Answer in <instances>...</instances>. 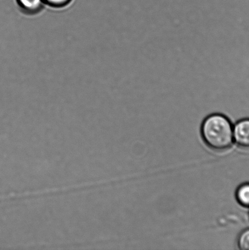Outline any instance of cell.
I'll list each match as a JSON object with an SVG mask.
<instances>
[{"instance_id": "obj_1", "label": "cell", "mask_w": 249, "mask_h": 250, "mask_svg": "<svg viewBox=\"0 0 249 250\" xmlns=\"http://www.w3.org/2000/svg\"><path fill=\"white\" fill-rule=\"evenodd\" d=\"M201 134L205 144L215 151L228 150L234 142L232 122L220 112H213L205 117L201 124Z\"/></svg>"}, {"instance_id": "obj_2", "label": "cell", "mask_w": 249, "mask_h": 250, "mask_svg": "<svg viewBox=\"0 0 249 250\" xmlns=\"http://www.w3.org/2000/svg\"><path fill=\"white\" fill-rule=\"evenodd\" d=\"M233 139L240 148L249 149V118L240 119L233 125Z\"/></svg>"}, {"instance_id": "obj_3", "label": "cell", "mask_w": 249, "mask_h": 250, "mask_svg": "<svg viewBox=\"0 0 249 250\" xmlns=\"http://www.w3.org/2000/svg\"><path fill=\"white\" fill-rule=\"evenodd\" d=\"M16 2L19 12L28 17L38 16L46 7L43 0H16Z\"/></svg>"}, {"instance_id": "obj_4", "label": "cell", "mask_w": 249, "mask_h": 250, "mask_svg": "<svg viewBox=\"0 0 249 250\" xmlns=\"http://www.w3.org/2000/svg\"><path fill=\"white\" fill-rule=\"evenodd\" d=\"M235 198L241 207L249 208V183L241 184L236 188Z\"/></svg>"}, {"instance_id": "obj_5", "label": "cell", "mask_w": 249, "mask_h": 250, "mask_svg": "<svg viewBox=\"0 0 249 250\" xmlns=\"http://www.w3.org/2000/svg\"><path fill=\"white\" fill-rule=\"evenodd\" d=\"M43 1L45 6L51 9L60 11L69 7L74 0H43Z\"/></svg>"}, {"instance_id": "obj_6", "label": "cell", "mask_w": 249, "mask_h": 250, "mask_svg": "<svg viewBox=\"0 0 249 250\" xmlns=\"http://www.w3.org/2000/svg\"><path fill=\"white\" fill-rule=\"evenodd\" d=\"M237 246L241 250H249V228L243 230L237 238Z\"/></svg>"}]
</instances>
